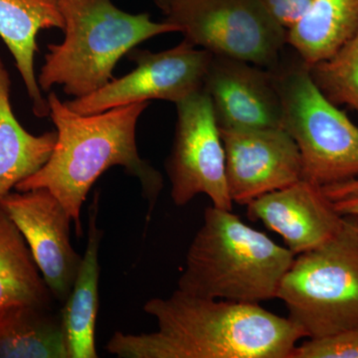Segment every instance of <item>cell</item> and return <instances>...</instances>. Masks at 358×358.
<instances>
[{
	"label": "cell",
	"instance_id": "cell-1",
	"mask_svg": "<svg viewBox=\"0 0 358 358\" xmlns=\"http://www.w3.org/2000/svg\"><path fill=\"white\" fill-rule=\"evenodd\" d=\"M143 310L157 329L148 334L115 331L106 350L119 358H291L306 338L289 317L260 303L201 298L174 291L154 298Z\"/></svg>",
	"mask_w": 358,
	"mask_h": 358
},
{
	"label": "cell",
	"instance_id": "cell-2",
	"mask_svg": "<svg viewBox=\"0 0 358 358\" xmlns=\"http://www.w3.org/2000/svg\"><path fill=\"white\" fill-rule=\"evenodd\" d=\"M47 101L57 131L55 147L48 162L18 183L16 192L48 189L65 207L77 236L82 237L81 210L87 195L103 173L119 166L140 181L150 220L164 188V178L150 162L141 159L136 145V124L148 102L81 115L71 110L54 92Z\"/></svg>",
	"mask_w": 358,
	"mask_h": 358
},
{
	"label": "cell",
	"instance_id": "cell-3",
	"mask_svg": "<svg viewBox=\"0 0 358 358\" xmlns=\"http://www.w3.org/2000/svg\"><path fill=\"white\" fill-rule=\"evenodd\" d=\"M294 254L231 210L207 207L178 289L201 298L261 303L277 299Z\"/></svg>",
	"mask_w": 358,
	"mask_h": 358
},
{
	"label": "cell",
	"instance_id": "cell-4",
	"mask_svg": "<svg viewBox=\"0 0 358 358\" xmlns=\"http://www.w3.org/2000/svg\"><path fill=\"white\" fill-rule=\"evenodd\" d=\"M58 4L65 38L48 45L37 79L42 91L61 85L74 99L110 83L117 63L141 42L179 32L166 21L155 22L148 13H124L110 0H58Z\"/></svg>",
	"mask_w": 358,
	"mask_h": 358
},
{
	"label": "cell",
	"instance_id": "cell-5",
	"mask_svg": "<svg viewBox=\"0 0 358 358\" xmlns=\"http://www.w3.org/2000/svg\"><path fill=\"white\" fill-rule=\"evenodd\" d=\"M345 218L329 241L294 257L278 291L306 338L358 327V234Z\"/></svg>",
	"mask_w": 358,
	"mask_h": 358
},
{
	"label": "cell",
	"instance_id": "cell-6",
	"mask_svg": "<svg viewBox=\"0 0 358 358\" xmlns=\"http://www.w3.org/2000/svg\"><path fill=\"white\" fill-rule=\"evenodd\" d=\"M281 98L282 129L300 150L303 179L320 187L358 178V127L313 82L308 65L271 70Z\"/></svg>",
	"mask_w": 358,
	"mask_h": 358
},
{
	"label": "cell",
	"instance_id": "cell-7",
	"mask_svg": "<svg viewBox=\"0 0 358 358\" xmlns=\"http://www.w3.org/2000/svg\"><path fill=\"white\" fill-rule=\"evenodd\" d=\"M164 21L186 41L221 56L274 70L287 31L259 0H173Z\"/></svg>",
	"mask_w": 358,
	"mask_h": 358
},
{
	"label": "cell",
	"instance_id": "cell-8",
	"mask_svg": "<svg viewBox=\"0 0 358 358\" xmlns=\"http://www.w3.org/2000/svg\"><path fill=\"white\" fill-rule=\"evenodd\" d=\"M136 68L91 95L66 102L78 114L92 115L129 105L164 100L176 103L202 91L213 54L183 39L162 52L134 48L127 54Z\"/></svg>",
	"mask_w": 358,
	"mask_h": 358
},
{
	"label": "cell",
	"instance_id": "cell-9",
	"mask_svg": "<svg viewBox=\"0 0 358 358\" xmlns=\"http://www.w3.org/2000/svg\"><path fill=\"white\" fill-rule=\"evenodd\" d=\"M176 109L173 147L166 164L173 203L185 206L204 194L214 207L232 211L225 150L210 98L202 90L176 103Z\"/></svg>",
	"mask_w": 358,
	"mask_h": 358
},
{
	"label": "cell",
	"instance_id": "cell-10",
	"mask_svg": "<svg viewBox=\"0 0 358 358\" xmlns=\"http://www.w3.org/2000/svg\"><path fill=\"white\" fill-rule=\"evenodd\" d=\"M0 207L24 237L53 298L64 303L82 262L71 243L70 214L46 188L9 192Z\"/></svg>",
	"mask_w": 358,
	"mask_h": 358
},
{
	"label": "cell",
	"instance_id": "cell-11",
	"mask_svg": "<svg viewBox=\"0 0 358 358\" xmlns=\"http://www.w3.org/2000/svg\"><path fill=\"white\" fill-rule=\"evenodd\" d=\"M225 150L228 192L247 205L303 179L300 150L282 128L219 129Z\"/></svg>",
	"mask_w": 358,
	"mask_h": 358
},
{
	"label": "cell",
	"instance_id": "cell-12",
	"mask_svg": "<svg viewBox=\"0 0 358 358\" xmlns=\"http://www.w3.org/2000/svg\"><path fill=\"white\" fill-rule=\"evenodd\" d=\"M203 90L219 129L282 128V108L272 71L214 56Z\"/></svg>",
	"mask_w": 358,
	"mask_h": 358
},
{
	"label": "cell",
	"instance_id": "cell-13",
	"mask_svg": "<svg viewBox=\"0 0 358 358\" xmlns=\"http://www.w3.org/2000/svg\"><path fill=\"white\" fill-rule=\"evenodd\" d=\"M247 215L279 234L296 256L329 241L345 223L322 188L305 179L254 199Z\"/></svg>",
	"mask_w": 358,
	"mask_h": 358
},
{
	"label": "cell",
	"instance_id": "cell-14",
	"mask_svg": "<svg viewBox=\"0 0 358 358\" xmlns=\"http://www.w3.org/2000/svg\"><path fill=\"white\" fill-rule=\"evenodd\" d=\"M49 28L64 29V20L58 0H0V37L15 61L16 68L32 103L33 114L45 117L50 114L34 68L38 52L37 35Z\"/></svg>",
	"mask_w": 358,
	"mask_h": 358
},
{
	"label": "cell",
	"instance_id": "cell-15",
	"mask_svg": "<svg viewBox=\"0 0 358 358\" xmlns=\"http://www.w3.org/2000/svg\"><path fill=\"white\" fill-rule=\"evenodd\" d=\"M99 194L89 208L88 242L69 296L61 310L69 358H96V322L99 310V249L103 231L98 227Z\"/></svg>",
	"mask_w": 358,
	"mask_h": 358
},
{
	"label": "cell",
	"instance_id": "cell-16",
	"mask_svg": "<svg viewBox=\"0 0 358 358\" xmlns=\"http://www.w3.org/2000/svg\"><path fill=\"white\" fill-rule=\"evenodd\" d=\"M10 90V76L0 57V199L48 162L57 141L56 131L34 136L21 126Z\"/></svg>",
	"mask_w": 358,
	"mask_h": 358
},
{
	"label": "cell",
	"instance_id": "cell-17",
	"mask_svg": "<svg viewBox=\"0 0 358 358\" xmlns=\"http://www.w3.org/2000/svg\"><path fill=\"white\" fill-rule=\"evenodd\" d=\"M0 358H69L61 315L28 303L0 310Z\"/></svg>",
	"mask_w": 358,
	"mask_h": 358
},
{
	"label": "cell",
	"instance_id": "cell-18",
	"mask_svg": "<svg viewBox=\"0 0 358 358\" xmlns=\"http://www.w3.org/2000/svg\"><path fill=\"white\" fill-rule=\"evenodd\" d=\"M358 30V0H313L305 17L287 35L306 65L333 55Z\"/></svg>",
	"mask_w": 358,
	"mask_h": 358
},
{
	"label": "cell",
	"instance_id": "cell-19",
	"mask_svg": "<svg viewBox=\"0 0 358 358\" xmlns=\"http://www.w3.org/2000/svg\"><path fill=\"white\" fill-rule=\"evenodd\" d=\"M53 299L24 237L0 207V310L20 303L51 308Z\"/></svg>",
	"mask_w": 358,
	"mask_h": 358
},
{
	"label": "cell",
	"instance_id": "cell-20",
	"mask_svg": "<svg viewBox=\"0 0 358 358\" xmlns=\"http://www.w3.org/2000/svg\"><path fill=\"white\" fill-rule=\"evenodd\" d=\"M308 67L329 100L358 113V30L333 55Z\"/></svg>",
	"mask_w": 358,
	"mask_h": 358
},
{
	"label": "cell",
	"instance_id": "cell-21",
	"mask_svg": "<svg viewBox=\"0 0 358 358\" xmlns=\"http://www.w3.org/2000/svg\"><path fill=\"white\" fill-rule=\"evenodd\" d=\"M291 358H358V327L296 345Z\"/></svg>",
	"mask_w": 358,
	"mask_h": 358
},
{
	"label": "cell",
	"instance_id": "cell-22",
	"mask_svg": "<svg viewBox=\"0 0 358 358\" xmlns=\"http://www.w3.org/2000/svg\"><path fill=\"white\" fill-rule=\"evenodd\" d=\"M273 20L289 31L308 13L313 0H259Z\"/></svg>",
	"mask_w": 358,
	"mask_h": 358
},
{
	"label": "cell",
	"instance_id": "cell-23",
	"mask_svg": "<svg viewBox=\"0 0 358 358\" xmlns=\"http://www.w3.org/2000/svg\"><path fill=\"white\" fill-rule=\"evenodd\" d=\"M334 208L343 217H358V185L352 182L322 187Z\"/></svg>",
	"mask_w": 358,
	"mask_h": 358
},
{
	"label": "cell",
	"instance_id": "cell-24",
	"mask_svg": "<svg viewBox=\"0 0 358 358\" xmlns=\"http://www.w3.org/2000/svg\"><path fill=\"white\" fill-rule=\"evenodd\" d=\"M154 1L155 2V4L162 9V13H164L173 0H154Z\"/></svg>",
	"mask_w": 358,
	"mask_h": 358
},
{
	"label": "cell",
	"instance_id": "cell-25",
	"mask_svg": "<svg viewBox=\"0 0 358 358\" xmlns=\"http://www.w3.org/2000/svg\"><path fill=\"white\" fill-rule=\"evenodd\" d=\"M348 220L350 221V223L352 224L353 228H355V231L358 234V217H348Z\"/></svg>",
	"mask_w": 358,
	"mask_h": 358
},
{
	"label": "cell",
	"instance_id": "cell-26",
	"mask_svg": "<svg viewBox=\"0 0 358 358\" xmlns=\"http://www.w3.org/2000/svg\"><path fill=\"white\" fill-rule=\"evenodd\" d=\"M348 182L355 183V185H358V178L357 179H355V180L348 181Z\"/></svg>",
	"mask_w": 358,
	"mask_h": 358
}]
</instances>
